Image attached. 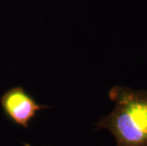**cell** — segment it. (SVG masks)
Segmentation results:
<instances>
[{
	"instance_id": "6da1fadb",
	"label": "cell",
	"mask_w": 147,
	"mask_h": 146,
	"mask_svg": "<svg viewBox=\"0 0 147 146\" xmlns=\"http://www.w3.org/2000/svg\"><path fill=\"white\" fill-rule=\"evenodd\" d=\"M108 96L114 108L96 129L110 132L117 146H147V90L115 85Z\"/></svg>"
},
{
	"instance_id": "7a4b0ae2",
	"label": "cell",
	"mask_w": 147,
	"mask_h": 146,
	"mask_svg": "<svg viewBox=\"0 0 147 146\" xmlns=\"http://www.w3.org/2000/svg\"><path fill=\"white\" fill-rule=\"evenodd\" d=\"M2 109L5 115L12 122L25 128L38 111L49 108L44 104H39L21 86H15L6 91L0 98Z\"/></svg>"
},
{
	"instance_id": "3957f363",
	"label": "cell",
	"mask_w": 147,
	"mask_h": 146,
	"mask_svg": "<svg viewBox=\"0 0 147 146\" xmlns=\"http://www.w3.org/2000/svg\"><path fill=\"white\" fill-rule=\"evenodd\" d=\"M24 146H32V145H30V144H28V143H24Z\"/></svg>"
}]
</instances>
